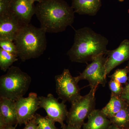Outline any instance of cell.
Returning <instances> with one entry per match:
<instances>
[{
    "mask_svg": "<svg viewBox=\"0 0 129 129\" xmlns=\"http://www.w3.org/2000/svg\"><path fill=\"white\" fill-rule=\"evenodd\" d=\"M75 12L63 0H42L36 6L35 14L46 33L63 32L73 24Z\"/></svg>",
    "mask_w": 129,
    "mask_h": 129,
    "instance_id": "6da1fadb",
    "label": "cell"
},
{
    "mask_svg": "<svg viewBox=\"0 0 129 129\" xmlns=\"http://www.w3.org/2000/svg\"><path fill=\"white\" fill-rule=\"evenodd\" d=\"M108 40L90 28L75 30L73 45L67 55L73 62L87 63L101 55H107Z\"/></svg>",
    "mask_w": 129,
    "mask_h": 129,
    "instance_id": "7a4b0ae2",
    "label": "cell"
},
{
    "mask_svg": "<svg viewBox=\"0 0 129 129\" xmlns=\"http://www.w3.org/2000/svg\"><path fill=\"white\" fill-rule=\"evenodd\" d=\"M46 34L41 28L30 24L21 28L14 41L22 61L39 57L44 53L47 44Z\"/></svg>",
    "mask_w": 129,
    "mask_h": 129,
    "instance_id": "3957f363",
    "label": "cell"
},
{
    "mask_svg": "<svg viewBox=\"0 0 129 129\" xmlns=\"http://www.w3.org/2000/svg\"><path fill=\"white\" fill-rule=\"evenodd\" d=\"M31 78L18 67L12 66L0 77V97L16 101L26 94Z\"/></svg>",
    "mask_w": 129,
    "mask_h": 129,
    "instance_id": "277c9868",
    "label": "cell"
},
{
    "mask_svg": "<svg viewBox=\"0 0 129 129\" xmlns=\"http://www.w3.org/2000/svg\"><path fill=\"white\" fill-rule=\"evenodd\" d=\"M95 92L91 89L88 94L81 96L71 103L72 106L66 119L67 124L81 128L86 119L95 109Z\"/></svg>",
    "mask_w": 129,
    "mask_h": 129,
    "instance_id": "5b68a950",
    "label": "cell"
},
{
    "mask_svg": "<svg viewBox=\"0 0 129 129\" xmlns=\"http://www.w3.org/2000/svg\"><path fill=\"white\" fill-rule=\"evenodd\" d=\"M106 60L107 57L104 55L95 58L82 73L75 77L76 81L78 83L81 80L88 81L91 89L95 91L100 85L105 86L107 82L105 67Z\"/></svg>",
    "mask_w": 129,
    "mask_h": 129,
    "instance_id": "8992f818",
    "label": "cell"
},
{
    "mask_svg": "<svg viewBox=\"0 0 129 129\" xmlns=\"http://www.w3.org/2000/svg\"><path fill=\"white\" fill-rule=\"evenodd\" d=\"M55 78L56 92L62 101L72 103L81 96L78 82L69 70L64 69L62 73L56 75Z\"/></svg>",
    "mask_w": 129,
    "mask_h": 129,
    "instance_id": "52a82bcc",
    "label": "cell"
},
{
    "mask_svg": "<svg viewBox=\"0 0 129 129\" xmlns=\"http://www.w3.org/2000/svg\"><path fill=\"white\" fill-rule=\"evenodd\" d=\"M40 108L44 109L47 113V116L53 122H58L61 128L65 125L64 121L67 119L68 111L65 102L60 103L52 94L46 96H39Z\"/></svg>",
    "mask_w": 129,
    "mask_h": 129,
    "instance_id": "ba28073f",
    "label": "cell"
},
{
    "mask_svg": "<svg viewBox=\"0 0 129 129\" xmlns=\"http://www.w3.org/2000/svg\"><path fill=\"white\" fill-rule=\"evenodd\" d=\"M15 101L17 124L20 125H25L33 119L40 108L39 96L35 92H30L27 97H22Z\"/></svg>",
    "mask_w": 129,
    "mask_h": 129,
    "instance_id": "9c48e42d",
    "label": "cell"
},
{
    "mask_svg": "<svg viewBox=\"0 0 129 129\" xmlns=\"http://www.w3.org/2000/svg\"><path fill=\"white\" fill-rule=\"evenodd\" d=\"M36 6L32 0H12L9 12L24 25L29 24L35 14Z\"/></svg>",
    "mask_w": 129,
    "mask_h": 129,
    "instance_id": "30bf717a",
    "label": "cell"
},
{
    "mask_svg": "<svg viewBox=\"0 0 129 129\" xmlns=\"http://www.w3.org/2000/svg\"><path fill=\"white\" fill-rule=\"evenodd\" d=\"M24 25L11 13L0 16V40L14 41Z\"/></svg>",
    "mask_w": 129,
    "mask_h": 129,
    "instance_id": "8fae6325",
    "label": "cell"
},
{
    "mask_svg": "<svg viewBox=\"0 0 129 129\" xmlns=\"http://www.w3.org/2000/svg\"><path fill=\"white\" fill-rule=\"evenodd\" d=\"M107 55L105 67L107 76L114 69L129 59V40H124L117 48L108 50Z\"/></svg>",
    "mask_w": 129,
    "mask_h": 129,
    "instance_id": "7c38bea8",
    "label": "cell"
},
{
    "mask_svg": "<svg viewBox=\"0 0 129 129\" xmlns=\"http://www.w3.org/2000/svg\"><path fill=\"white\" fill-rule=\"evenodd\" d=\"M0 119L7 126L17 124L15 101L0 97Z\"/></svg>",
    "mask_w": 129,
    "mask_h": 129,
    "instance_id": "4fadbf2b",
    "label": "cell"
},
{
    "mask_svg": "<svg viewBox=\"0 0 129 129\" xmlns=\"http://www.w3.org/2000/svg\"><path fill=\"white\" fill-rule=\"evenodd\" d=\"M102 6V0H72V7L75 13L94 16Z\"/></svg>",
    "mask_w": 129,
    "mask_h": 129,
    "instance_id": "5bb4252c",
    "label": "cell"
},
{
    "mask_svg": "<svg viewBox=\"0 0 129 129\" xmlns=\"http://www.w3.org/2000/svg\"><path fill=\"white\" fill-rule=\"evenodd\" d=\"M88 118L87 122L83 125V129H108L111 124L109 119L100 109H95Z\"/></svg>",
    "mask_w": 129,
    "mask_h": 129,
    "instance_id": "9a60e30c",
    "label": "cell"
},
{
    "mask_svg": "<svg viewBox=\"0 0 129 129\" xmlns=\"http://www.w3.org/2000/svg\"><path fill=\"white\" fill-rule=\"evenodd\" d=\"M127 105L125 102L120 97L111 93L109 102L101 111L109 119Z\"/></svg>",
    "mask_w": 129,
    "mask_h": 129,
    "instance_id": "2e32d148",
    "label": "cell"
},
{
    "mask_svg": "<svg viewBox=\"0 0 129 129\" xmlns=\"http://www.w3.org/2000/svg\"><path fill=\"white\" fill-rule=\"evenodd\" d=\"M128 105L119 111L109 119L111 124L120 128H129V108Z\"/></svg>",
    "mask_w": 129,
    "mask_h": 129,
    "instance_id": "e0dca14e",
    "label": "cell"
},
{
    "mask_svg": "<svg viewBox=\"0 0 129 129\" xmlns=\"http://www.w3.org/2000/svg\"><path fill=\"white\" fill-rule=\"evenodd\" d=\"M17 55L7 52L0 48V68L4 72L12 67L13 63L17 61Z\"/></svg>",
    "mask_w": 129,
    "mask_h": 129,
    "instance_id": "ac0fdd59",
    "label": "cell"
},
{
    "mask_svg": "<svg viewBox=\"0 0 129 129\" xmlns=\"http://www.w3.org/2000/svg\"><path fill=\"white\" fill-rule=\"evenodd\" d=\"M35 118L37 125L38 129H59L55 125V123L47 117L41 116L36 113Z\"/></svg>",
    "mask_w": 129,
    "mask_h": 129,
    "instance_id": "d6986e66",
    "label": "cell"
},
{
    "mask_svg": "<svg viewBox=\"0 0 129 129\" xmlns=\"http://www.w3.org/2000/svg\"><path fill=\"white\" fill-rule=\"evenodd\" d=\"M129 72V66L128 65L124 68L116 70L114 73L109 77L111 79L116 81L120 84H125L128 80L127 73Z\"/></svg>",
    "mask_w": 129,
    "mask_h": 129,
    "instance_id": "ffe728a7",
    "label": "cell"
},
{
    "mask_svg": "<svg viewBox=\"0 0 129 129\" xmlns=\"http://www.w3.org/2000/svg\"><path fill=\"white\" fill-rule=\"evenodd\" d=\"M0 47L4 50L17 55V50L13 41L8 40H0Z\"/></svg>",
    "mask_w": 129,
    "mask_h": 129,
    "instance_id": "44dd1931",
    "label": "cell"
},
{
    "mask_svg": "<svg viewBox=\"0 0 129 129\" xmlns=\"http://www.w3.org/2000/svg\"><path fill=\"white\" fill-rule=\"evenodd\" d=\"M109 86L111 93L120 97L123 92V89L122 84L116 81L111 79L109 82Z\"/></svg>",
    "mask_w": 129,
    "mask_h": 129,
    "instance_id": "7402d4cb",
    "label": "cell"
},
{
    "mask_svg": "<svg viewBox=\"0 0 129 129\" xmlns=\"http://www.w3.org/2000/svg\"><path fill=\"white\" fill-rule=\"evenodd\" d=\"M12 0H0V16L9 12Z\"/></svg>",
    "mask_w": 129,
    "mask_h": 129,
    "instance_id": "603a6c76",
    "label": "cell"
},
{
    "mask_svg": "<svg viewBox=\"0 0 129 129\" xmlns=\"http://www.w3.org/2000/svg\"><path fill=\"white\" fill-rule=\"evenodd\" d=\"M120 97L128 105H129V82L127 85L123 88V92Z\"/></svg>",
    "mask_w": 129,
    "mask_h": 129,
    "instance_id": "cb8c5ba5",
    "label": "cell"
},
{
    "mask_svg": "<svg viewBox=\"0 0 129 129\" xmlns=\"http://www.w3.org/2000/svg\"><path fill=\"white\" fill-rule=\"evenodd\" d=\"M25 125V127L22 129H38L35 117L33 119L30 120Z\"/></svg>",
    "mask_w": 129,
    "mask_h": 129,
    "instance_id": "d4e9b609",
    "label": "cell"
},
{
    "mask_svg": "<svg viewBox=\"0 0 129 129\" xmlns=\"http://www.w3.org/2000/svg\"><path fill=\"white\" fill-rule=\"evenodd\" d=\"M61 128L62 129H81V128H78V127L71 126L68 124H65L62 128Z\"/></svg>",
    "mask_w": 129,
    "mask_h": 129,
    "instance_id": "484cf974",
    "label": "cell"
},
{
    "mask_svg": "<svg viewBox=\"0 0 129 129\" xmlns=\"http://www.w3.org/2000/svg\"><path fill=\"white\" fill-rule=\"evenodd\" d=\"M108 129H123L120 128H118V127H117V126H115V125H114L111 124L110 125V126L108 128Z\"/></svg>",
    "mask_w": 129,
    "mask_h": 129,
    "instance_id": "4316f807",
    "label": "cell"
},
{
    "mask_svg": "<svg viewBox=\"0 0 129 129\" xmlns=\"http://www.w3.org/2000/svg\"><path fill=\"white\" fill-rule=\"evenodd\" d=\"M17 125H16L15 127H13V125H8L5 129H16Z\"/></svg>",
    "mask_w": 129,
    "mask_h": 129,
    "instance_id": "83f0119b",
    "label": "cell"
},
{
    "mask_svg": "<svg viewBox=\"0 0 129 129\" xmlns=\"http://www.w3.org/2000/svg\"><path fill=\"white\" fill-rule=\"evenodd\" d=\"M34 2H37L38 3L40 2H41L42 0H32Z\"/></svg>",
    "mask_w": 129,
    "mask_h": 129,
    "instance_id": "f1b7e54d",
    "label": "cell"
},
{
    "mask_svg": "<svg viewBox=\"0 0 129 129\" xmlns=\"http://www.w3.org/2000/svg\"><path fill=\"white\" fill-rule=\"evenodd\" d=\"M119 1L121 2H122L123 1H124V0H118Z\"/></svg>",
    "mask_w": 129,
    "mask_h": 129,
    "instance_id": "f546056e",
    "label": "cell"
}]
</instances>
